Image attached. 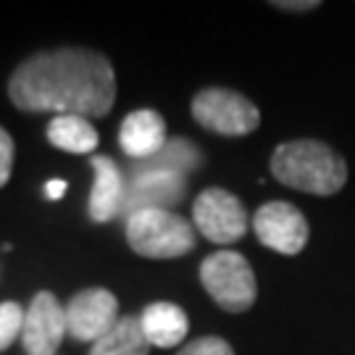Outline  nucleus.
Instances as JSON below:
<instances>
[{"label":"nucleus","instance_id":"14","mask_svg":"<svg viewBox=\"0 0 355 355\" xmlns=\"http://www.w3.org/2000/svg\"><path fill=\"white\" fill-rule=\"evenodd\" d=\"M203 166V153L195 142L184 137H174L166 142V148L148 161H137L132 166V174H148V171H168V174H190Z\"/></svg>","mask_w":355,"mask_h":355},{"label":"nucleus","instance_id":"6","mask_svg":"<svg viewBox=\"0 0 355 355\" xmlns=\"http://www.w3.org/2000/svg\"><path fill=\"white\" fill-rule=\"evenodd\" d=\"M192 221L198 232L216 245L242 240L250 227V216L240 198L221 187H208L198 195V200L192 203Z\"/></svg>","mask_w":355,"mask_h":355},{"label":"nucleus","instance_id":"2","mask_svg":"<svg viewBox=\"0 0 355 355\" xmlns=\"http://www.w3.org/2000/svg\"><path fill=\"white\" fill-rule=\"evenodd\" d=\"M271 174L284 187L308 195H334L347 182V164L327 142H282L271 155Z\"/></svg>","mask_w":355,"mask_h":355},{"label":"nucleus","instance_id":"15","mask_svg":"<svg viewBox=\"0 0 355 355\" xmlns=\"http://www.w3.org/2000/svg\"><path fill=\"white\" fill-rule=\"evenodd\" d=\"M150 345L145 340L140 318H119L98 343H92L89 355H148Z\"/></svg>","mask_w":355,"mask_h":355},{"label":"nucleus","instance_id":"11","mask_svg":"<svg viewBox=\"0 0 355 355\" xmlns=\"http://www.w3.org/2000/svg\"><path fill=\"white\" fill-rule=\"evenodd\" d=\"M89 164L95 171V182L89 192L87 214L95 224H105L116 216H121L124 198H127V182H124L121 168L108 155H92Z\"/></svg>","mask_w":355,"mask_h":355},{"label":"nucleus","instance_id":"21","mask_svg":"<svg viewBox=\"0 0 355 355\" xmlns=\"http://www.w3.org/2000/svg\"><path fill=\"white\" fill-rule=\"evenodd\" d=\"M66 192V182L64 179H51L48 184H45V195H48V200H61V195Z\"/></svg>","mask_w":355,"mask_h":355},{"label":"nucleus","instance_id":"12","mask_svg":"<svg viewBox=\"0 0 355 355\" xmlns=\"http://www.w3.org/2000/svg\"><path fill=\"white\" fill-rule=\"evenodd\" d=\"M166 142H168V137H166L164 116L150 111V108L132 111V114L121 121L119 145H121V150L127 153L135 164L158 155V153L166 148Z\"/></svg>","mask_w":355,"mask_h":355},{"label":"nucleus","instance_id":"7","mask_svg":"<svg viewBox=\"0 0 355 355\" xmlns=\"http://www.w3.org/2000/svg\"><path fill=\"white\" fill-rule=\"evenodd\" d=\"M253 229L258 240L282 255H297L311 234L305 216L284 200H271L261 205L253 216Z\"/></svg>","mask_w":355,"mask_h":355},{"label":"nucleus","instance_id":"18","mask_svg":"<svg viewBox=\"0 0 355 355\" xmlns=\"http://www.w3.org/2000/svg\"><path fill=\"white\" fill-rule=\"evenodd\" d=\"M177 355H234V350L221 337H200V340H192L187 347H182Z\"/></svg>","mask_w":355,"mask_h":355},{"label":"nucleus","instance_id":"5","mask_svg":"<svg viewBox=\"0 0 355 355\" xmlns=\"http://www.w3.org/2000/svg\"><path fill=\"white\" fill-rule=\"evenodd\" d=\"M192 119L221 137H245L261 127V111L234 89L208 87L192 98Z\"/></svg>","mask_w":355,"mask_h":355},{"label":"nucleus","instance_id":"8","mask_svg":"<svg viewBox=\"0 0 355 355\" xmlns=\"http://www.w3.org/2000/svg\"><path fill=\"white\" fill-rule=\"evenodd\" d=\"M66 331V308L53 292H37L24 311L21 345L26 355H53Z\"/></svg>","mask_w":355,"mask_h":355},{"label":"nucleus","instance_id":"16","mask_svg":"<svg viewBox=\"0 0 355 355\" xmlns=\"http://www.w3.org/2000/svg\"><path fill=\"white\" fill-rule=\"evenodd\" d=\"M98 132L82 116H53L48 124V142L66 153H92L98 148Z\"/></svg>","mask_w":355,"mask_h":355},{"label":"nucleus","instance_id":"9","mask_svg":"<svg viewBox=\"0 0 355 355\" xmlns=\"http://www.w3.org/2000/svg\"><path fill=\"white\" fill-rule=\"evenodd\" d=\"M119 321V300L114 292L89 287L74 295L66 305V327L82 343H98Z\"/></svg>","mask_w":355,"mask_h":355},{"label":"nucleus","instance_id":"3","mask_svg":"<svg viewBox=\"0 0 355 355\" xmlns=\"http://www.w3.org/2000/svg\"><path fill=\"white\" fill-rule=\"evenodd\" d=\"M127 242L137 255L166 261L195 248V229L174 211H137L127 218Z\"/></svg>","mask_w":355,"mask_h":355},{"label":"nucleus","instance_id":"20","mask_svg":"<svg viewBox=\"0 0 355 355\" xmlns=\"http://www.w3.org/2000/svg\"><path fill=\"white\" fill-rule=\"evenodd\" d=\"M277 8H282V11H313V8H318L316 0H295V3H284V0H279V3H274Z\"/></svg>","mask_w":355,"mask_h":355},{"label":"nucleus","instance_id":"13","mask_svg":"<svg viewBox=\"0 0 355 355\" xmlns=\"http://www.w3.org/2000/svg\"><path fill=\"white\" fill-rule=\"evenodd\" d=\"M140 327L150 347H177L190 329V318L177 303H153L140 316Z\"/></svg>","mask_w":355,"mask_h":355},{"label":"nucleus","instance_id":"4","mask_svg":"<svg viewBox=\"0 0 355 355\" xmlns=\"http://www.w3.org/2000/svg\"><path fill=\"white\" fill-rule=\"evenodd\" d=\"M205 292L229 313H245L258 297V284L248 258L237 250H218L200 263Z\"/></svg>","mask_w":355,"mask_h":355},{"label":"nucleus","instance_id":"17","mask_svg":"<svg viewBox=\"0 0 355 355\" xmlns=\"http://www.w3.org/2000/svg\"><path fill=\"white\" fill-rule=\"evenodd\" d=\"M24 329V308L19 303H0V350L21 334Z\"/></svg>","mask_w":355,"mask_h":355},{"label":"nucleus","instance_id":"1","mask_svg":"<svg viewBox=\"0 0 355 355\" xmlns=\"http://www.w3.org/2000/svg\"><path fill=\"white\" fill-rule=\"evenodd\" d=\"M8 95L26 114L105 116L116 103V74L111 61L89 48L42 51L13 69Z\"/></svg>","mask_w":355,"mask_h":355},{"label":"nucleus","instance_id":"10","mask_svg":"<svg viewBox=\"0 0 355 355\" xmlns=\"http://www.w3.org/2000/svg\"><path fill=\"white\" fill-rule=\"evenodd\" d=\"M184 195H187V179L182 174H168V171L132 174L121 214L129 218L137 211H171L174 205L182 203Z\"/></svg>","mask_w":355,"mask_h":355},{"label":"nucleus","instance_id":"19","mask_svg":"<svg viewBox=\"0 0 355 355\" xmlns=\"http://www.w3.org/2000/svg\"><path fill=\"white\" fill-rule=\"evenodd\" d=\"M13 168V140L6 129L0 127V187L8 184Z\"/></svg>","mask_w":355,"mask_h":355}]
</instances>
